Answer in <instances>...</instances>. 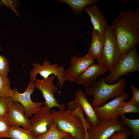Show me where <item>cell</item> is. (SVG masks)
Returning a JSON list of instances; mask_svg holds the SVG:
<instances>
[{"label": "cell", "instance_id": "d4e9b609", "mask_svg": "<svg viewBox=\"0 0 139 139\" xmlns=\"http://www.w3.org/2000/svg\"><path fill=\"white\" fill-rule=\"evenodd\" d=\"M10 126L6 117H0V138H8Z\"/></svg>", "mask_w": 139, "mask_h": 139}, {"label": "cell", "instance_id": "f546056e", "mask_svg": "<svg viewBox=\"0 0 139 139\" xmlns=\"http://www.w3.org/2000/svg\"><path fill=\"white\" fill-rule=\"evenodd\" d=\"M61 139H79L73 136L70 134H67Z\"/></svg>", "mask_w": 139, "mask_h": 139}, {"label": "cell", "instance_id": "5b68a950", "mask_svg": "<svg viewBox=\"0 0 139 139\" xmlns=\"http://www.w3.org/2000/svg\"><path fill=\"white\" fill-rule=\"evenodd\" d=\"M139 71V57L135 46L122 56L112 71L103 79L107 83L112 84L120 76Z\"/></svg>", "mask_w": 139, "mask_h": 139}, {"label": "cell", "instance_id": "9a60e30c", "mask_svg": "<svg viewBox=\"0 0 139 139\" xmlns=\"http://www.w3.org/2000/svg\"><path fill=\"white\" fill-rule=\"evenodd\" d=\"M75 101L86 116L85 119L90 126H94L100 120L97 117L93 107L88 101L86 94L83 90L77 91L75 94Z\"/></svg>", "mask_w": 139, "mask_h": 139}, {"label": "cell", "instance_id": "d6986e66", "mask_svg": "<svg viewBox=\"0 0 139 139\" xmlns=\"http://www.w3.org/2000/svg\"><path fill=\"white\" fill-rule=\"evenodd\" d=\"M8 136L11 139H37L30 130L17 126H10Z\"/></svg>", "mask_w": 139, "mask_h": 139}, {"label": "cell", "instance_id": "3957f363", "mask_svg": "<svg viewBox=\"0 0 139 139\" xmlns=\"http://www.w3.org/2000/svg\"><path fill=\"white\" fill-rule=\"evenodd\" d=\"M126 80L120 78L117 83L112 84L107 83L103 78L98 81L85 88L88 95H93L94 99L90 103L93 107L100 106L109 99L121 96L124 93Z\"/></svg>", "mask_w": 139, "mask_h": 139}, {"label": "cell", "instance_id": "52a82bcc", "mask_svg": "<svg viewBox=\"0 0 139 139\" xmlns=\"http://www.w3.org/2000/svg\"><path fill=\"white\" fill-rule=\"evenodd\" d=\"M32 66L33 68L29 73L31 81L34 82L38 74L45 79H47L51 74L54 75L57 77L59 83L60 89H61L65 81L64 77V67L63 65L58 66L57 63L51 65L49 62L46 59L42 65L35 62L33 63Z\"/></svg>", "mask_w": 139, "mask_h": 139}, {"label": "cell", "instance_id": "7402d4cb", "mask_svg": "<svg viewBox=\"0 0 139 139\" xmlns=\"http://www.w3.org/2000/svg\"><path fill=\"white\" fill-rule=\"evenodd\" d=\"M120 118L124 125H126L132 130L133 139L139 138V119H130L122 115Z\"/></svg>", "mask_w": 139, "mask_h": 139}, {"label": "cell", "instance_id": "4fadbf2b", "mask_svg": "<svg viewBox=\"0 0 139 139\" xmlns=\"http://www.w3.org/2000/svg\"><path fill=\"white\" fill-rule=\"evenodd\" d=\"M25 109L21 104L13 101L6 117L10 126H22L31 132L29 119L25 116Z\"/></svg>", "mask_w": 139, "mask_h": 139}, {"label": "cell", "instance_id": "1f68e13d", "mask_svg": "<svg viewBox=\"0 0 139 139\" xmlns=\"http://www.w3.org/2000/svg\"><path fill=\"white\" fill-rule=\"evenodd\" d=\"M1 49V46L0 45V51Z\"/></svg>", "mask_w": 139, "mask_h": 139}, {"label": "cell", "instance_id": "7c38bea8", "mask_svg": "<svg viewBox=\"0 0 139 139\" xmlns=\"http://www.w3.org/2000/svg\"><path fill=\"white\" fill-rule=\"evenodd\" d=\"M129 94L124 93L103 105L93 107L96 114L100 120H118L120 117L117 116L116 111L121 104L128 98Z\"/></svg>", "mask_w": 139, "mask_h": 139}, {"label": "cell", "instance_id": "6da1fadb", "mask_svg": "<svg viewBox=\"0 0 139 139\" xmlns=\"http://www.w3.org/2000/svg\"><path fill=\"white\" fill-rule=\"evenodd\" d=\"M111 25L122 56L138 44L139 20L132 10L120 12Z\"/></svg>", "mask_w": 139, "mask_h": 139}, {"label": "cell", "instance_id": "8fae6325", "mask_svg": "<svg viewBox=\"0 0 139 139\" xmlns=\"http://www.w3.org/2000/svg\"><path fill=\"white\" fill-rule=\"evenodd\" d=\"M94 59L85 56L79 57L76 55L71 57L70 65L64 72L65 81L68 80L75 82L79 76L90 66L94 63Z\"/></svg>", "mask_w": 139, "mask_h": 139}, {"label": "cell", "instance_id": "8992f818", "mask_svg": "<svg viewBox=\"0 0 139 139\" xmlns=\"http://www.w3.org/2000/svg\"><path fill=\"white\" fill-rule=\"evenodd\" d=\"M125 127L118 120H100L97 124L90 126L87 132L89 139H107L115 132Z\"/></svg>", "mask_w": 139, "mask_h": 139}, {"label": "cell", "instance_id": "ba28073f", "mask_svg": "<svg viewBox=\"0 0 139 139\" xmlns=\"http://www.w3.org/2000/svg\"><path fill=\"white\" fill-rule=\"evenodd\" d=\"M44 105L29 119L32 128L31 132L37 137L45 134L54 123L51 108Z\"/></svg>", "mask_w": 139, "mask_h": 139}, {"label": "cell", "instance_id": "ac0fdd59", "mask_svg": "<svg viewBox=\"0 0 139 139\" xmlns=\"http://www.w3.org/2000/svg\"><path fill=\"white\" fill-rule=\"evenodd\" d=\"M57 2L65 3L71 8L74 14L80 15L82 10L88 5L94 4L99 1V0H59Z\"/></svg>", "mask_w": 139, "mask_h": 139}, {"label": "cell", "instance_id": "f1b7e54d", "mask_svg": "<svg viewBox=\"0 0 139 139\" xmlns=\"http://www.w3.org/2000/svg\"><path fill=\"white\" fill-rule=\"evenodd\" d=\"M131 88L133 92V96L130 101L133 103L139 106V90L133 85L131 86Z\"/></svg>", "mask_w": 139, "mask_h": 139}, {"label": "cell", "instance_id": "7a4b0ae2", "mask_svg": "<svg viewBox=\"0 0 139 139\" xmlns=\"http://www.w3.org/2000/svg\"><path fill=\"white\" fill-rule=\"evenodd\" d=\"M54 123L62 132L79 139H85L86 132L90 126L86 120L67 110L52 111Z\"/></svg>", "mask_w": 139, "mask_h": 139}, {"label": "cell", "instance_id": "484cf974", "mask_svg": "<svg viewBox=\"0 0 139 139\" xmlns=\"http://www.w3.org/2000/svg\"><path fill=\"white\" fill-rule=\"evenodd\" d=\"M132 134L130 129L125 127L120 130L114 133L107 139H127Z\"/></svg>", "mask_w": 139, "mask_h": 139}, {"label": "cell", "instance_id": "277c9868", "mask_svg": "<svg viewBox=\"0 0 139 139\" xmlns=\"http://www.w3.org/2000/svg\"><path fill=\"white\" fill-rule=\"evenodd\" d=\"M105 37V44L101 56L97 62L111 72L122 56L112 25H107Z\"/></svg>", "mask_w": 139, "mask_h": 139}, {"label": "cell", "instance_id": "e0dca14e", "mask_svg": "<svg viewBox=\"0 0 139 139\" xmlns=\"http://www.w3.org/2000/svg\"><path fill=\"white\" fill-rule=\"evenodd\" d=\"M105 42V36L93 29L90 48L85 56L94 59H99L101 56Z\"/></svg>", "mask_w": 139, "mask_h": 139}, {"label": "cell", "instance_id": "4dcf8cb0", "mask_svg": "<svg viewBox=\"0 0 139 139\" xmlns=\"http://www.w3.org/2000/svg\"><path fill=\"white\" fill-rule=\"evenodd\" d=\"M85 139H89L87 133H86L85 135Z\"/></svg>", "mask_w": 139, "mask_h": 139}, {"label": "cell", "instance_id": "83f0119b", "mask_svg": "<svg viewBox=\"0 0 139 139\" xmlns=\"http://www.w3.org/2000/svg\"><path fill=\"white\" fill-rule=\"evenodd\" d=\"M18 4V1L16 0H0V6L3 5L8 7L17 15L19 14L16 8Z\"/></svg>", "mask_w": 139, "mask_h": 139}, {"label": "cell", "instance_id": "ffe728a7", "mask_svg": "<svg viewBox=\"0 0 139 139\" xmlns=\"http://www.w3.org/2000/svg\"><path fill=\"white\" fill-rule=\"evenodd\" d=\"M10 81L8 76H0V97H12L14 90L10 87Z\"/></svg>", "mask_w": 139, "mask_h": 139}, {"label": "cell", "instance_id": "4316f807", "mask_svg": "<svg viewBox=\"0 0 139 139\" xmlns=\"http://www.w3.org/2000/svg\"><path fill=\"white\" fill-rule=\"evenodd\" d=\"M9 70L8 60L4 55H0V76H8Z\"/></svg>", "mask_w": 139, "mask_h": 139}, {"label": "cell", "instance_id": "603a6c76", "mask_svg": "<svg viewBox=\"0 0 139 139\" xmlns=\"http://www.w3.org/2000/svg\"><path fill=\"white\" fill-rule=\"evenodd\" d=\"M68 134L61 131L54 123L45 134L37 137V139H61Z\"/></svg>", "mask_w": 139, "mask_h": 139}, {"label": "cell", "instance_id": "cb8c5ba5", "mask_svg": "<svg viewBox=\"0 0 139 139\" xmlns=\"http://www.w3.org/2000/svg\"><path fill=\"white\" fill-rule=\"evenodd\" d=\"M13 101L12 97H0V117L6 116Z\"/></svg>", "mask_w": 139, "mask_h": 139}, {"label": "cell", "instance_id": "30bf717a", "mask_svg": "<svg viewBox=\"0 0 139 139\" xmlns=\"http://www.w3.org/2000/svg\"><path fill=\"white\" fill-rule=\"evenodd\" d=\"M56 76L54 75L46 79L41 80L36 79L35 80V87L42 93L45 100L43 103L50 108L56 107L60 110H64L65 106L63 104L60 105L54 97L55 93L58 90L57 86L53 83V81Z\"/></svg>", "mask_w": 139, "mask_h": 139}, {"label": "cell", "instance_id": "9c48e42d", "mask_svg": "<svg viewBox=\"0 0 139 139\" xmlns=\"http://www.w3.org/2000/svg\"><path fill=\"white\" fill-rule=\"evenodd\" d=\"M35 83L30 81L28 83L25 91L21 93L19 90L14 88V93L12 96L13 101L21 104L25 110V115L28 118L31 117L42 107L44 103L42 102H34L31 100V95L35 91Z\"/></svg>", "mask_w": 139, "mask_h": 139}, {"label": "cell", "instance_id": "2e32d148", "mask_svg": "<svg viewBox=\"0 0 139 139\" xmlns=\"http://www.w3.org/2000/svg\"><path fill=\"white\" fill-rule=\"evenodd\" d=\"M83 10L89 15L93 29L105 36L107 21L99 9L97 5L95 4L87 6Z\"/></svg>", "mask_w": 139, "mask_h": 139}, {"label": "cell", "instance_id": "44dd1931", "mask_svg": "<svg viewBox=\"0 0 139 139\" xmlns=\"http://www.w3.org/2000/svg\"><path fill=\"white\" fill-rule=\"evenodd\" d=\"M134 113L139 114V106L137 105L130 101L121 103L117 110L116 114L119 116L125 115L127 113Z\"/></svg>", "mask_w": 139, "mask_h": 139}, {"label": "cell", "instance_id": "5bb4252c", "mask_svg": "<svg viewBox=\"0 0 139 139\" xmlns=\"http://www.w3.org/2000/svg\"><path fill=\"white\" fill-rule=\"evenodd\" d=\"M107 69L100 64L94 63L80 74L76 79L75 83L87 88L94 83L97 78L103 74Z\"/></svg>", "mask_w": 139, "mask_h": 139}]
</instances>
